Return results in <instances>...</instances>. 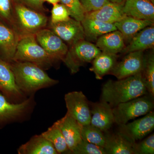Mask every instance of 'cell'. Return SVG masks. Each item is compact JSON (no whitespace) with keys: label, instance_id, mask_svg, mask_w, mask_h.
I'll return each mask as SVG.
<instances>
[{"label":"cell","instance_id":"7a4b0ae2","mask_svg":"<svg viewBox=\"0 0 154 154\" xmlns=\"http://www.w3.org/2000/svg\"><path fill=\"white\" fill-rule=\"evenodd\" d=\"M10 63L16 84L25 95L32 96L38 90L55 85L59 82L35 64L21 61H13Z\"/></svg>","mask_w":154,"mask_h":154},{"label":"cell","instance_id":"83f0119b","mask_svg":"<svg viewBox=\"0 0 154 154\" xmlns=\"http://www.w3.org/2000/svg\"><path fill=\"white\" fill-rule=\"evenodd\" d=\"M142 73L144 81L148 92L151 96L154 95V57L153 54L145 58Z\"/></svg>","mask_w":154,"mask_h":154},{"label":"cell","instance_id":"44dd1931","mask_svg":"<svg viewBox=\"0 0 154 154\" xmlns=\"http://www.w3.org/2000/svg\"><path fill=\"white\" fill-rule=\"evenodd\" d=\"M17 151L19 154H58L52 144L42 134L34 135Z\"/></svg>","mask_w":154,"mask_h":154},{"label":"cell","instance_id":"f1b7e54d","mask_svg":"<svg viewBox=\"0 0 154 154\" xmlns=\"http://www.w3.org/2000/svg\"><path fill=\"white\" fill-rule=\"evenodd\" d=\"M60 2L66 7L72 18L81 22L85 18L86 13L79 0H60Z\"/></svg>","mask_w":154,"mask_h":154},{"label":"cell","instance_id":"2e32d148","mask_svg":"<svg viewBox=\"0 0 154 154\" xmlns=\"http://www.w3.org/2000/svg\"><path fill=\"white\" fill-rule=\"evenodd\" d=\"M20 38L13 28L0 21V57L13 61Z\"/></svg>","mask_w":154,"mask_h":154},{"label":"cell","instance_id":"4dcf8cb0","mask_svg":"<svg viewBox=\"0 0 154 154\" xmlns=\"http://www.w3.org/2000/svg\"><path fill=\"white\" fill-rule=\"evenodd\" d=\"M74 154H107L103 147L82 140L71 152Z\"/></svg>","mask_w":154,"mask_h":154},{"label":"cell","instance_id":"4fadbf2b","mask_svg":"<svg viewBox=\"0 0 154 154\" xmlns=\"http://www.w3.org/2000/svg\"><path fill=\"white\" fill-rule=\"evenodd\" d=\"M104 149L107 154H138L137 143L120 131L115 134L105 132Z\"/></svg>","mask_w":154,"mask_h":154},{"label":"cell","instance_id":"7c38bea8","mask_svg":"<svg viewBox=\"0 0 154 154\" xmlns=\"http://www.w3.org/2000/svg\"><path fill=\"white\" fill-rule=\"evenodd\" d=\"M143 52L137 51L127 54L121 61L116 64L110 73L118 79H121L142 72L144 64Z\"/></svg>","mask_w":154,"mask_h":154},{"label":"cell","instance_id":"5bb4252c","mask_svg":"<svg viewBox=\"0 0 154 154\" xmlns=\"http://www.w3.org/2000/svg\"><path fill=\"white\" fill-rule=\"evenodd\" d=\"M154 128V113L151 111L142 118L120 125V132L134 141L142 139Z\"/></svg>","mask_w":154,"mask_h":154},{"label":"cell","instance_id":"e575fe53","mask_svg":"<svg viewBox=\"0 0 154 154\" xmlns=\"http://www.w3.org/2000/svg\"><path fill=\"white\" fill-rule=\"evenodd\" d=\"M14 2L44 14L46 11L43 5L44 0H14Z\"/></svg>","mask_w":154,"mask_h":154},{"label":"cell","instance_id":"d6a6232c","mask_svg":"<svg viewBox=\"0 0 154 154\" xmlns=\"http://www.w3.org/2000/svg\"><path fill=\"white\" fill-rule=\"evenodd\" d=\"M86 14L101 8L107 3L115 2L113 0H79Z\"/></svg>","mask_w":154,"mask_h":154},{"label":"cell","instance_id":"8fae6325","mask_svg":"<svg viewBox=\"0 0 154 154\" xmlns=\"http://www.w3.org/2000/svg\"><path fill=\"white\" fill-rule=\"evenodd\" d=\"M35 37L38 44L48 54L57 61H63L69 48L52 30L44 28L36 33Z\"/></svg>","mask_w":154,"mask_h":154},{"label":"cell","instance_id":"6da1fadb","mask_svg":"<svg viewBox=\"0 0 154 154\" xmlns=\"http://www.w3.org/2000/svg\"><path fill=\"white\" fill-rule=\"evenodd\" d=\"M147 92L142 73L140 72L117 81H107L102 87V101L114 107L143 96Z\"/></svg>","mask_w":154,"mask_h":154},{"label":"cell","instance_id":"d4e9b609","mask_svg":"<svg viewBox=\"0 0 154 154\" xmlns=\"http://www.w3.org/2000/svg\"><path fill=\"white\" fill-rule=\"evenodd\" d=\"M116 54L102 51L93 60L90 70L94 72L97 79H102L105 75L112 71L116 63Z\"/></svg>","mask_w":154,"mask_h":154},{"label":"cell","instance_id":"484cf974","mask_svg":"<svg viewBox=\"0 0 154 154\" xmlns=\"http://www.w3.org/2000/svg\"><path fill=\"white\" fill-rule=\"evenodd\" d=\"M41 134L52 144L58 154L69 152L63 135L55 122Z\"/></svg>","mask_w":154,"mask_h":154},{"label":"cell","instance_id":"52a82bcc","mask_svg":"<svg viewBox=\"0 0 154 154\" xmlns=\"http://www.w3.org/2000/svg\"><path fill=\"white\" fill-rule=\"evenodd\" d=\"M34 105L33 95L19 103H12L0 92V128L11 122L22 121L32 111Z\"/></svg>","mask_w":154,"mask_h":154},{"label":"cell","instance_id":"ac0fdd59","mask_svg":"<svg viewBox=\"0 0 154 154\" xmlns=\"http://www.w3.org/2000/svg\"><path fill=\"white\" fill-rule=\"evenodd\" d=\"M123 12L126 16L154 21V6L150 0H125Z\"/></svg>","mask_w":154,"mask_h":154},{"label":"cell","instance_id":"d6986e66","mask_svg":"<svg viewBox=\"0 0 154 154\" xmlns=\"http://www.w3.org/2000/svg\"><path fill=\"white\" fill-rule=\"evenodd\" d=\"M123 4L112 2L107 3L99 10L87 13L85 17L114 24L126 16L123 12Z\"/></svg>","mask_w":154,"mask_h":154},{"label":"cell","instance_id":"8d00e7d4","mask_svg":"<svg viewBox=\"0 0 154 154\" xmlns=\"http://www.w3.org/2000/svg\"><path fill=\"white\" fill-rule=\"evenodd\" d=\"M113 1L116 3H119V4H123L125 0H113Z\"/></svg>","mask_w":154,"mask_h":154},{"label":"cell","instance_id":"4316f807","mask_svg":"<svg viewBox=\"0 0 154 154\" xmlns=\"http://www.w3.org/2000/svg\"><path fill=\"white\" fill-rule=\"evenodd\" d=\"M81 137L83 140L104 147L105 143V133L91 125H82Z\"/></svg>","mask_w":154,"mask_h":154},{"label":"cell","instance_id":"ffe728a7","mask_svg":"<svg viewBox=\"0 0 154 154\" xmlns=\"http://www.w3.org/2000/svg\"><path fill=\"white\" fill-rule=\"evenodd\" d=\"M154 46V27L153 25L146 27L136 34L122 52L127 54L134 51H144L153 48Z\"/></svg>","mask_w":154,"mask_h":154},{"label":"cell","instance_id":"30bf717a","mask_svg":"<svg viewBox=\"0 0 154 154\" xmlns=\"http://www.w3.org/2000/svg\"><path fill=\"white\" fill-rule=\"evenodd\" d=\"M47 28L52 30L69 46L85 40V38L81 22L73 18L57 23L48 22Z\"/></svg>","mask_w":154,"mask_h":154},{"label":"cell","instance_id":"1f68e13d","mask_svg":"<svg viewBox=\"0 0 154 154\" xmlns=\"http://www.w3.org/2000/svg\"><path fill=\"white\" fill-rule=\"evenodd\" d=\"M51 14V17L49 22L52 23L63 22L70 18L67 9L62 4L58 3L53 5Z\"/></svg>","mask_w":154,"mask_h":154},{"label":"cell","instance_id":"603a6c76","mask_svg":"<svg viewBox=\"0 0 154 154\" xmlns=\"http://www.w3.org/2000/svg\"><path fill=\"white\" fill-rule=\"evenodd\" d=\"M96 45L102 52L114 54L122 52L125 47L124 37L118 30L100 36L97 39Z\"/></svg>","mask_w":154,"mask_h":154},{"label":"cell","instance_id":"cb8c5ba5","mask_svg":"<svg viewBox=\"0 0 154 154\" xmlns=\"http://www.w3.org/2000/svg\"><path fill=\"white\" fill-rule=\"evenodd\" d=\"M85 37L91 40L97 39L106 33L117 30L114 24L106 23L85 17L81 22Z\"/></svg>","mask_w":154,"mask_h":154},{"label":"cell","instance_id":"ba28073f","mask_svg":"<svg viewBox=\"0 0 154 154\" xmlns=\"http://www.w3.org/2000/svg\"><path fill=\"white\" fill-rule=\"evenodd\" d=\"M67 113L82 125L91 124V113L88 99L82 91H73L66 94Z\"/></svg>","mask_w":154,"mask_h":154},{"label":"cell","instance_id":"9a60e30c","mask_svg":"<svg viewBox=\"0 0 154 154\" xmlns=\"http://www.w3.org/2000/svg\"><path fill=\"white\" fill-rule=\"evenodd\" d=\"M91 109V125L107 132L115 123L113 108L107 102L102 101L93 103Z\"/></svg>","mask_w":154,"mask_h":154},{"label":"cell","instance_id":"8992f818","mask_svg":"<svg viewBox=\"0 0 154 154\" xmlns=\"http://www.w3.org/2000/svg\"><path fill=\"white\" fill-rule=\"evenodd\" d=\"M102 51L96 45L82 40L69 46L63 61L68 68L71 73H76L81 67L93 61Z\"/></svg>","mask_w":154,"mask_h":154},{"label":"cell","instance_id":"f546056e","mask_svg":"<svg viewBox=\"0 0 154 154\" xmlns=\"http://www.w3.org/2000/svg\"><path fill=\"white\" fill-rule=\"evenodd\" d=\"M14 0H0V21L12 28Z\"/></svg>","mask_w":154,"mask_h":154},{"label":"cell","instance_id":"9c48e42d","mask_svg":"<svg viewBox=\"0 0 154 154\" xmlns=\"http://www.w3.org/2000/svg\"><path fill=\"white\" fill-rule=\"evenodd\" d=\"M0 92L10 102L19 103L26 99L19 90L10 63L0 57Z\"/></svg>","mask_w":154,"mask_h":154},{"label":"cell","instance_id":"836d02e7","mask_svg":"<svg viewBox=\"0 0 154 154\" xmlns=\"http://www.w3.org/2000/svg\"><path fill=\"white\" fill-rule=\"evenodd\" d=\"M137 149L138 154H154L153 134L144 140L140 143L137 144Z\"/></svg>","mask_w":154,"mask_h":154},{"label":"cell","instance_id":"5b68a950","mask_svg":"<svg viewBox=\"0 0 154 154\" xmlns=\"http://www.w3.org/2000/svg\"><path fill=\"white\" fill-rule=\"evenodd\" d=\"M153 107L152 99L144 96L120 103L113 108L115 123L119 125L126 124L131 119L147 114Z\"/></svg>","mask_w":154,"mask_h":154},{"label":"cell","instance_id":"e0dca14e","mask_svg":"<svg viewBox=\"0 0 154 154\" xmlns=\"http://www.w3.org/2000/svg\"><path fill=\"white\" fill-rule=\"evenodd\" d=\"M63 135L71 153L75 148L82 140L81 134V125L68 113L55 122Z\"/></svg>","mask_w":154,"mask_h":154},{"label":"cell","instance_id":"7402d4cb","mask_svg":"<svg viewBox=\"0 0 154 154\" xmlns=\"http://www.w3.org/2000/svg\"><path fill=\"white\" fill-rule=\"evenodd\" d=\"M114 25L123 35L124 40L130 41L140 30L154 25V21L141 20L126 16L120 21L116 22Z\"/></svg>","mask_w":154,"mask_h":154},{"label":"cell","instance_id":"3957f363","mask_svg":"<svg viewBox=\"0 0 154 154\" xmlns=\"http://www.w3.org/2000/svg\"><path fill=\"white\" fill-rule=\"evenodd\" d=\"M48 22L44 13L14 2L12 28L20 39L35 36L40 30L47 28Z\"/></svg>","mask_w":154,"mask_h":154},{"label":"cell","instance_id":"d590c367","mask_svg":"<svg viewBox=\"0 0 154 154\" xmlns=\"http://www.w3.org/2000/svg\"><path fill=\"white\" fill-rule=\"evenodd\" d=\"M44 2H47L50 4H52L53 5L60 2V0H44Z\"/></svg>","mask_w":154,"mask_h":154},{"label":"cell","instance_id":"277c9868","mask_svg":"<svg viewBox=\"0 0 154 154\" xmlns=\"http://www.w3.org/2000/svg\"><path fill=\"white\" fill-rule=\"evenodd\" d=\"M13 61L31 63L45 70L59 62L38 44L35 36H25L19 40Z\"/></svg>","mask_w":154,"mask_h":154}]
</instances>
